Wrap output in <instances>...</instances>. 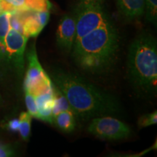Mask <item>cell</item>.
<instances>
[{
  "mask_svg": "<svg viewBox=\"0 0 157 157\" xmlns=\"http://www.w3.org/2000/svg\"><path fill=\"white\" fill-rule=\"evenodd\" d=\"M22 20L23 33L29 37H36L48 24L50 10H19Z\"/></svg>",
  "mask_w": 157,
  "mask_h": 157,
  "instance_id": "obj_7",
  "label": "cell"
},
{
  "mask_svg": "<svg viewBox=\"0 0 157 157\" xmlns=\"http://www.w3.org/2000/svg\"><path fill=\"white\" fill-rule=\"evenodd\" d=\"M26 57L28 60V68L25 77L24 89L33 92L50 83L52 80L43 69L39 61L34 43L29 48Z\"/></svg>",
  "mask_w": 157,
  "mask_h": 157,
  "instance_id": "obj_6",
  "label": "cell"
},
{
  "mask_svg": "<svg viewBox=\"0 0 157 157\" xmlns=\"http://www.w3.org/2000/svg\"><path fill=\"white\" fill-rule=\"evenodd\" d=\"M76 36V20L74 14H66L62 17L56 31L58 47L65 52H71Z\"/></svg>",
  "mask_w": 157,
  "mask_h": 157,
  "instance_id": "obj_8",
  "label": "cell"
},
{
  "mask_svg": "<svg viewBox=\"0 0 157 157\" xmlns=\"http://www.w3.org/2000/svg\"><path fill=\"white\" fill-rule=\"evenodd\" d=\"M0 101H1V95H0Z\"/></svg>",
  "mask_w": 157,
  "mask_h": 157,
  "instance_id": "obj_22",
  "label": "cell"
},
{
  "mask_svg": "<svg viewBox=\"0 0 157 157\" xmlns=\"http://www.w3.org/2000/svg\"><path fill=\"white\" fill-rule=\"evenodd\" d=\"M50 76L55 87L67 99L76 117L87 120L119 112V104L113 96L81 76L61 69L52 71Z\"/></svg>",
  "mask_w": 157,
  "mask_h": 157,
  "instance_id": "obj_2",
  "label": "cell"
},
{
  "mask_svg": "<svg viewBox=\"0 0 157 157\" xmlns=\"http://www.w3.org/2000/svg\"><path fill=\"white\" fill-rule=\"evenodd\" d=\"M29 37L10 29L0 45V66L21 76L24 71L25 52Z\"/></svg>",
  "mask_w": 157,
  "mask_h": 157,
  "instance_id": "obj_4",
  "label": "cell"
},
{
  "mask_svg": "<svg viewBox=\"0 0 157 157\" xmlns=\"http://www.w3.org/2000/svg\"><path fill=\"white\" fill-rule=\"evenodd\" d=\"M31 116L29 112H22L19 117V132L24 140H27L30 137Z\"/></svg>",
  "mask_w": 157,
  "mask_h": 157,
  "instance_id": "obj_14",
  "label": "cell"
},
{
  "mask_svg": "<svg viewBox=\"0 0 157 157\" xmlns=\"http://www.w3.org/2000/svg\"><path fill=\"white\" fill-rule=\"evenodd\" d=\"M10 13L9 12H0V45L3 43L5 37L10 29Z\"/></svg>",
  "mask_w": 157,
  "mask_h": 157,
  "instance_id": "obj_16",
  "label": "cell"
},
{
  "mask_svg": "<svg viewBox=\"0 0 157 157\" xmlns=\"http://www.w3.org/2000/svg\"><path fill=\"white\" fill-rule=\"evenodd\" d=\"M98 1H99V2H102V3H103V0H98Z\"/></svg>",
  "mask_w": 157,
  "mask_h": 157,
  "instance_id": "obj_21",
  "label": "cell"
},
{
  "mask_svg": "<svg viewBox=\"0 0 157 157\" xmlns=\"http://www.w3.org/2000/svg\"><path fill=\"white\" fill-rule=\"evenodd\" d=\"M157 123V112L156 111L154 112L147 113V114L143 115L142 117L139 118L137 124L140 128L151 126V125L156 124Z\"/></svg>",
  "mask_w": 157,
  "mask_h": 157,
  "instance_id": "obj_18",
  "label": "cell"
},
{
  "mask_svg": "<svg viewBox=\"0 0 157 157\" xmlns=\"http://www.w3.org/2000/svg\"><path fill=\"white\" fill-rule=\"evenodd\" d=\"M54 87V96H53V105H52V117L57 113L65 110H71L69 103L61 92L58 88ZM72 111V110H71Z\"/></svg>",
  "mask_w": 157,
  "mask_h": 157,
  "instance_id": "obj_13",
  "label": "cell"
},
{
  "mask_svg": "<svg viewBox=\"0 0 157 157\" xmlns=\"http://www.w3.org/2000/svg\"><path fill=\"white\" fill-rule=\"evenodd\" d=\"M15 155L14 148L10 145L0 143V157L13 156Z\"/></svg>",
  "mask_w": 157,
  "mask_h": 157,
  "instance_id": "obj_19",
  "label": "cell"
},
{
  "mask_svg": "<svg viewBox=\"0 0 157 157\" xmlns=\"http://www.w3.org/2000/svg\"><path fill=\"white\" fill-rule=\"evenodd\" d=\"M121 14L129 20H135L144 14L145 0H117Z\"/></svg>",
  "mask_w": 157,
  "mask_h": 157,
  "instance_id": "obj_11",
  "label": "cell"
},
{
  "mask_svg": "<svg viewBox=\"0 0 157 157\" xmlns=\"http://www.w3.org/2000/svg\"><path fill=\"white\" fill-rule=\"evenodd\" d=\"M25 92V101L28 112L32 116V117L38 119V110H37L36 99L35 96L29 90L24 89Z\"/></svg>",
  "mask_w": 157,
  "mask_h": 157,
  "instance_id": "obj_17",
  "label": "cell"
},
{
  "mask_svg": "<svg viewBox=\"0 0 157 157\" xmlns=\"http://www.w3.org/2000/svg\"><path fill=\"white\" fill-rule=\"evenodd\" d=\"M49 0H0V12H11L23 10H50Z\"/></svg>",
  "mask_w": 157,
  "mask_h": 157,
  "instance_id": "obj_9",
  "label": "cell"
},
{
  "mask_svg": "<svg viewBox=\"0 0 157 157\" xmlns=\"http://www.w3.org/2000/svg\"><path fill=\"white\" fill-rule=\"evenodd\" d=\"M8 129L13 132H17L19 129V119H12L11 121H9L8 124H7Z\"/></svg>",
  "mask_w": 157,
  "mask_h": 157,
  "instance_id": "obj_20",
  "label": "cell"
},
{
  "mask_svg": "<svg viewBox=\"0 0 157 157\" xmlns=\"http://www.w3.org/2000/svg\"><path fill=\"white\" fill-rule=\"evenodd\" d=\"M76 36L71 53L79 68L102 74L112 67L119 49V37L103 5L86 2L74 12Z\"/></svg>",
  "mask_w": 157,
  "mask_h": 157,
  "instance_id": "obj_1",
  "label": "cell"
},
{
  "mask_svg": "<svg viewBox=\"0 0 157 157\" xmlns=\"http://www.w3.org/2000/svg\"><path fill=\"white\" fill-rule=\"evenodd\" d=\"M147 21L156 24L157 21V0H145V11Z\"/></svg>",
  "mask_w": 157,
  "mask_h": 157,
  "instance_id": "obj_15",
  "label": "cell"
},
{
  "mask_svg": "<svg viewBox=\"0 0 157 157\" xmlns=\"http://www.w3.org/2000/svg\"><path fill=\"white\" fill-rule=\"evenodd\" d=\"M88 131L96 137L109 140L127 138L131 133L128 125L111 116H102L92 119L88 126Z\"/></svg>",
  "mask_w": 157,
  "mask_h": 157,
  "instance_id": "obj_5",
  "label": "cell"
},
{
  "mask_svg": "<svg viewBox=\"0 0 157 157\" xmlns=\"http://www.w3.org/2000/svg\"><path fill=\"white\" fill-rule=\"evenodd\" d=\"M52 124L63 132H71L75 129L76 116L71 110H65L52 117Z\"/></svg>",
  "mask_w": 157,
  "mask_h": 157,
  "instance_id": "obj_12",
  "label": "cell"
},
{
  "mask_svg": "<svg viewBox=\"0 0 157 157\" xmlns=\"http://www.w3.org/2000/svg\"><path fill=\"white\" fill-rule=\"evenodd\" d=\"M53 95L54 87L34 95L38 110V119L52 123Z\"/></svg>",
  "mask_w": 157,
  "mask_h": 157,
  "instance_id": "obj_10",
  "label": "cell"
},
{
  "mask_svg": "<svg viewBox=\"0 0 157 157\" xmlns=\"http://www.w3.org/2000/svg\"><path fill=\"white\" fill-rule=\"evenodd\" d=\"M131 81L146 93H154L157 87V44L148 33L138 35L130 44L127 61Z\"/></svg>",
  "mask_w": 157,
  "mask_h": 157,
  "instance_id": "obj_3",
  "label": "cell"
}]
</instances>
